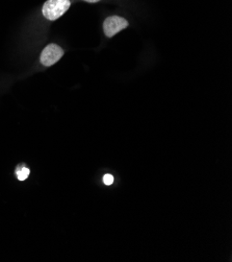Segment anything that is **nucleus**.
<instances>
[{"label": "nucleus", "mask_w": 232, "mask_h": 262, "mask_svg": "<svg viewBox=\"0 0 232 262\" xmlns=\"http://www.w3.org/2000/svg\"><path fill=\"white\" fill-rule=\"evenodd\" d=\"M64 55V51L56 44H49L46 46L41 53L40 61L43 65L49 67L59 62Z\"/></svg>", "instance_id": "f03ea898"}, {"label": "nucleus", "mask_w": 232, "mask_h": 262, "mask_svg": "<svg viewBox=\"0 0 232 262\" xmlns=\"http://www.w3.org/2000/svg\"><path fill=\"white\" fill-rule=\"evenodd\" d=\"M103 183L107 186L112 185V184L114 183V176L112 175H105L103 176Z\"/></svg>", "instance_id": "39448f33"}, {"label": "nucleus", "mask_w": 232, "mask_h": 262, "mask_svg": "<svg viewBox=\"0 0 232 262\" xmlns=\"http://www.w3.org/2000/svg\"><path fill=\"white\" fill-rule=\"evenodd\" d=\"M83 1L89 2V3H96V2L100 1V0H83Z\"/></svg>", "instance_id": "423d86ee"}, {"label": "nucleus", "mask_w": 232, "mask_h": 262, "mask_svg": "<svg viewBox=\"0 0 232 262\" xmlns=\"http://www.w3.org/2000/svg\"><path fill=\"white\" fill-rule=\"evenodd\" d=\"M127 26H128V22L126 19L119 17V16H112L104 20L103 31L106 37L112 38L115 36V35H117L119 32L125 30Z\"/></svg>", "instance_id": "7ed1b4c3"}, {"label": "nucleus", "mask_w": 232, "mask_h": 262, "mask_svg": "<svg viewBox=\"0 0 232 262\" xmlns=\"http://www.w3.org/2000/svg\"><path fill=\"white\" fill-rule=\"evenodd\" d=\"M70 5V0H47L42 8L43 16L48 20H56L69 10Z\"/></svg>", "instance_id": "f257e3e1"}, {"label": "nucleus", "mask_w": 232, "mask_h": 262, "mask_svg": "<svg viewBox=\"0 0 232 262\" xmlns=\"http://www.w3.org/2000/svg\"><path fill=\"white\" fill-rule=\"evenodd\" d=\"M31 171L27 167H21L16 171V175L17 178L19 181H24L28 178V175H30Z\"/></svg>", "instance_id": "20e7f679"}]
</instances>
